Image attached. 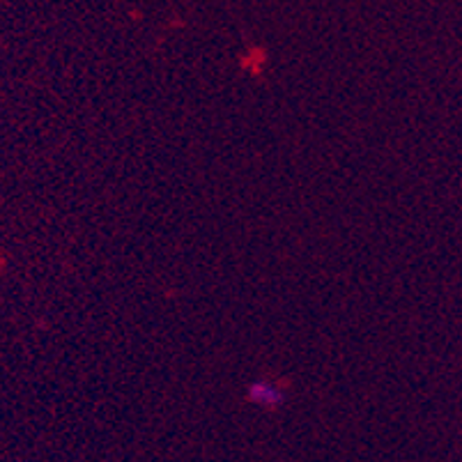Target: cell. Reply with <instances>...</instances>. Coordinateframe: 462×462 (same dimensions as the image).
<instances>
[{"label":"cell","mask_w":462,"mask_h":462,"mask_svg":"<svg viewBox=\"0 0 462 462\" xmlns=\"http://www.w3.org/2000/svg\"><path fill=\"white\" fill-rule=\"evenodd\" d=\"M246 398H249L254 405L264 407V410H276V407L285 401V393L283 389H279V386L272 384V382H254V384L249 386V392H246Z\"/></svg>","instance_id":"obj_1"}]
</instances>
